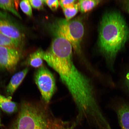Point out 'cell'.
Segmentation results:
<instances>
[{"label": "cell", "mask_w": 129, "mask_h": 129, "mask_svg": "<svg viewBox=\"0 0 129 129\" xmlns=\"http://www.w3.org/2000/svg\"><path fill=\"white\" fill-rule=\"evenodd\" d=\"M129 38L128 27L120 14L112 12L104 16L100 29L98 43L108 67L113 73L115 72L114 65L116 56Z\"/></svg>", "instance_id": "1"}, {"label": "cell", "mask_w": 129, "mask_h": 129, "mask_svg": "<svg viewBox=\"0 0 129 129\" xmlns=\"http://www.w3.org/2000/svg\"><path fill=\"white\" fill-rule=\"evenodd\" d=\"M8 129H56L54 121L44 110L28 102L21 105L17 118Z\"/></svg>", "instance_id": "2"}, {"label": "cell", "mask_w": 129, "mask_h": 129, "mask_svg": "<svg viewBox=\"0 0 129 129\" xmlns=\"http://www.w3.org/2000/svg\"><path fill=\"white\" fill-rule=\"evenodd\" d=\"M50 28L55 37L65 39L71 44L77 54H81V45L84 32L81 19L77 18L69 20L58 19L51 24Z\"/></svg>", "instance_id": "3"}, {"label": "cell", "mask_w": 129, "mask_h": 129, "mask_svg": "<svg viewBox=\"0 0 129 129\" xmlns=\"http://www.w3.org/2000/svg\"><path fill=\"white\" fill-rule=\"evenodd\" d=\"M35 80L43 101L48 103L55 89V81L52 74L42 66L36 72Z\"/></svg>", "instance_id": "4"}, {"label": "cell", "mask_w": 129, "mask_h": 129, "mask_svg": "<svg viewBox=\"0 0 129 129\" xmlns=\"http://www.w3.org/2000/svg\"><path fill=\"white\" fill-rule=\"evenodd\" d=\"M108 106L116 115L121 129H129V100L114 97Z\"/></svg>", "instance_id": "5"}, {"label": "cell", "mask_w": 129, "mask_h": 129, "mask_svg": "<svg viewBox=\"0 0 129 129\" xmlns=\"http://www.w3.org/2000/svg\"><path fill=\"white\" fill-rule=\"evenodd\" d=\"M0 32L11 39L21 41L23 34L19 27L5 12L0 11Z\"/></svg>", "instance_id": "6"}, {"label": "cell", "mask_w": 129, "mask_h": 129, "mask_svg": "<svg viewBox=\"0 0 129 129\" xmlns=\"http://www.w3.org/2000/svg\"><path fill=\"white\" fill-rule=\"evenodd\" d=\"M20 58V53L17 48L0 46V69L14 70Z\"/></svg>", "instance_id": "7"}, {"label": "cell", "mask_w": 129, "mask_h": 129, "mask_svg": "<svg viewBox=\"0 0 129 129\" xmlns=\"http://www.w3.org/2000/svg\"><path fill=\"white\" fill-rule=\"evenodd\" d=\"M28 71V68H26L15 74L12 77L6 88V91L8 94L12 95L13 94L23 81Z\"/></svg>", "instance_id": "8"}, {"label": "cell", "mask_w": 129, "mask_h": 129, "mask_svg": "<svg viewBox=\"0 0 129 129\" xmlns=\"http://www.w3.org/2000/svg\"><path fill=\"white\" fill-rule=\"evenodd\" d=\"M0 108L5 112L11 114L17 112L18 105L17 103L12 101V98H6L0 94Z\"/></svg>", "instance_id": "9"}, {"label": "cell", "mask_w": 129, "mask_h": 129, "mask_svg": "<svg viewBox=\"0 0 129 129\" xmlns=\"http://www.w3.org/2000/svg\"><path fill=\"white\" fill-rule=\"evenodd\" d=\"M117 85L121 91L129 98V68L119 74Z\"/></svg>", "instance_id": "10"}, {"label": "cell", "mask_w": 129, "mask_h": 129, "mask_svg": "<svg viewBox=\"0 0 129 129\" xmlns=\"http://www.w3.org/2000/svg\"><path fill=\"white\" fill-rule=\"evenodd\" d=\"M44 51L39 49L30 54L27 60L29 65L35 68H39L42 67Z\"/></svg>", "instance_id": "11"}, {"label": "cell", "mask_w": 129, "mask_h": 129, "mask_svg": "<svg viewBox=\"0 0 129 129\" xmlns=\"http://www.w3.org/2000/svg\"><path fill=\"white\" fill-rule=\"evenodd\" d=\"M101 2L98 0H81L78 3L79 10L82 13L89 12L96 7Z\"/></svg>", "instance_id": "12"}, {"label": "cell", "mask_w": 129, "mask_h": 129, "mask_svg": "<svg viewBox=\"0 0 129 129\" xmlns=\"http://www.w3.org/2000/svg\"><path fill=\"white\" fill-rule=\"evenodd\" d=\"M0 8L10 12L19 18L21 19L20 14L16 10L14 1L0 0Z\"/></svg>", "instance_id": "13"}, {"label": "cell", "mask_w": 129, "mask_h": 129, "mask_svg": "<svg viewBox=\"0 0 129 129\" xmlns=\"http://www.w3.org/2000/svg\"><path fill=\"white\" fill-rule=\"evenodd\" d=\"M21 42L17 40L8 38L0 32V46L17 48Z\"/></svg>", "instance_id": "14"}, {"label": "cell", "mask_w": 129, "mask_h": 129, "mask_svg": "<svg viewBox=\"0 0 129 129\" xmlns=\"http://www.w3.org/2000/svg\"><path fill=\"white\" fill-rule=\"evenodd\" d=\"M62 9L66 20H70L76 15L79 10L78 3Z\"/></svg>", "instance_id": "15"}, {"label": "cell", "mask_w": 129, "mask_h": 129, "mask_svg": "<svg viewBox=\"0 0 129 129\" xmlns=\"http://www.w3.org/2000/svg\"><path fill=\"white\" fill-rule=\"evenodd\" d=\"M20 6L21 10L24 14L29 17H31L33 14L32 7L29 1L23 0L21 1Z\"/></svg>", "instance_id": "16"}, {"label": "cell", "mask_w": 129, "mask_h": 129, "mask_svg": "<svg viewBox=\"0 0 129 129\" xmlns=\"http://www.w3.org/2000/svg\"><path fill=\"white\" fill-rule=\"evenodd\" d=\"M45 4L47 5V6L51 10L55 11L58 9L59 7V3L58 1H51V0H47L44 1Z\"/></svg>", "instance_id": "17"}, {"label": "cell", "mask_w": 129, "mask_h": 129, "mask_svg": "<svg viewBox=\"0 0 129 129\" xmlns=\"http://www.w3.org/2000/svg\"><path fill=\"white\" fill-rule=\"evenodd\" d=\"M31 7L35 9L41 10L43 9L44 4V1L42 0H30L29 1Z\"/></svg>", "instance_id": "18"}, {"label": "cell", "mask_w": 129, "mask_h": 129, "mask_svg": "<svg viewBox=\"0 0 129 129\" xmlns=\"http://www.w3.org/2000/svg\"><path fill=\"white\" fill-rule=\"evenodd\" d=\"M76 1L75 0H61L59 1V3L62 9H63L73 5L76 4Z\"/></svg>", "instance_id": "19"}, {"label": "cell", "mask_w": 129, "mask_h": 129, "mask_svg": "<svg viewBox=\"0 0 129 129\" xmlns=\"http://www.w3.org/2000/svg\"><path fill=\"white\" fill-rule=\"evenodd\" d=\"M1 120L0 119V126H1Z\"/></svg>", "instance_id": "20"}]
</instances>
